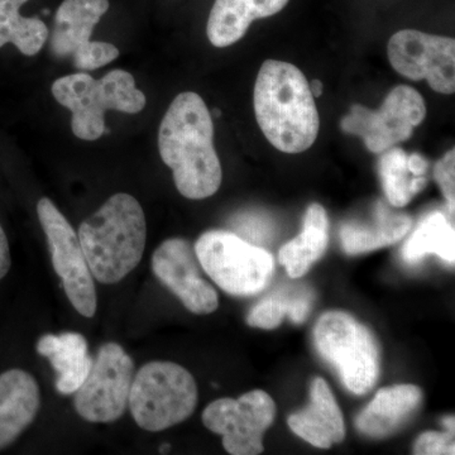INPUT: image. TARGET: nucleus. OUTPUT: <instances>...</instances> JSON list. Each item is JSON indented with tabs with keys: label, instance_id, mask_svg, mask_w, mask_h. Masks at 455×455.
<instances>
[{
	"label": "nucleus",
	"instance_id": "obj_1",
	"mask_svg": "<svg viewBox=\"0 0 455 455\" xmlns=\"http://www.w3.org/2000/svg\"><path fill=\"white\" fill-rule=\"evenodd\" d=\"M158 149L182 196L203 200L220 190L223 171L214 147V124L199 94L181 92L173 99L161 122Z\"/></svg>",
	"mask_w": 455,
	"mask_h": 455
},
{
	"label": "nucleus",
	"instance_id": "obj_2",
	"mask_svg": "<svg viewBox=\"0 0 455 455\" xmlns=\"http://www.w3.org/2000/svg\"><path fill=\"white\" fill-rule=\"evenodd\" d=\"M254 113L266 139L284 154H301L317 139L315 99L305 75L290 62L267 60L260 66Z\"/></svg>",
	"mask_w": 455,
	"mask_h": 455
},
{
	"label": "nucleus",
	"instance_id": "obj_3",
	"mask_svg": "<svg viewBox=\"0 0 455 455\" xmlns=\"http://www.w3.org/2000/svg\"><path fill=\"white\" fill-rule=\"evenodd\" d=\"M77 235L92 277L104 284L121 283L145 253V212L136 197L116 194L83 221Z\"/></svg>",
	"mask_w": 455,
	"mask_h": 455
},
{
	"label": "nucleus",
	"instance_id": "obj_4",
	"mask_svg": "<svg viewBox=\"0 0 455 455\" xmlns=\"http://www.w3.org/2000/svg\"><path fill=\"white\" fill-rule=\"evenodd\" d=\"M53 98L73 114L71 130L77 139L97 140L106 132L107 110L136 114L145 109V92L128 71L114 70L101 79L71 74L52 84Z\"/></svg>",
	"mask_w": 455,
	"mask_h": 455
},
{
	"label": "nucleus",
	"instance_id": "obj_5",
	"mask_svg": "<svg viewBox=\"0 0 455 455\" xmlns=\"http://www.w3.org/2000/svg\"><path fill=\"white\" fill-rule=\"evenodd\" d=\"M196 405V379L178 363L149 362L134 376L128 407L140 429H170L188 420Z\"/></svg>",
	"mask_w": 455,
	"mask_h": 455
},
{
	"label": "nucleus",
	"instance_id": "obj_6",
	"mask_svg": "<svg viewBox=\"0 0 455 455\" xmlns=\"http://www.w3.org/2000/svg\"><path fill=\"white\" fill-rule=\"evenodd\" d=\"M314 343L347 390L355 395L372 390L381 373V355L367 326L343 311H329L317 320Z\"/></svg>",
	"mask_w": 455,
	"mask_h": 455
},
{
	"label": "nucleus",
	"instance_id": "obj_7",
	"mask_svg": "<svg viewBox=\"0 0 455 455\" xmlns=\"http://www.w3.org/2000/svg\"><path fill=\"white\" fill-rule=\"evenodd\" d=\"M194 250L206 275L229 295H256L274 276L272 254L235 233L209 230L200 235Z\"/></svg>",
	"mask_w": 455,
	"mask_h": 455
},
{
	"label": "nucleus",
	"instance_id": "obj_8",
	"mask_svg": "<svg viewBox=\"0 0 455 455\" xmlns=\"http://www.w3.org/2000/svg\"><path fill=\"white\" fill-rule=\"evenodd\" d=\"M133 379L134 363L123 347L104 344L85 381L75 392V410L89 423L119 420L127 411Z\"/></svg>",
	"mask_w": 455,
	"mask_h": 455
},
{
	"label": "nucleus",
	"instance_id": "obj_9",
	"mask_svg": "<svg viewBox=\"0 0 455 455\" xmlns=\"http://www.w3.org/2000/svg\"><path fill=\"white\" fill-rule=\"evenodd\" d=\"M425 116L427 104L420 92L411 86L400 85L386 97L379 109H368L361 104L352 106L341 119L340 127L346 133L361 137L371 152L381 155L409 140Z\"/></svg>",
	"mask_w": 455,
	"mask_h": 455
},
{
	"label": "nucleus",
	"instance_id": "obj_10",
	"mask_svg": "<svg viewBox=\"0 0 455 455\" xmlns=\"http://www.w3.org/2000/svg\"><path fill=\"white\" fill-rule=\"evenodd\" d=\"M37 214L47 236L53 269L61 278L66 296L80 315L94 316L98 307L97 290L79 235L49 197H42L38 202Z\"/></svg>",
	"mask_w": 455,
	"mask_h": 455
},
{
	"label": "nucleus",
	"instance_id": "obj_11",
	"mask_svg": "<svg viewBox=\"0 0 455 455\" xmlns=\"http://www.w3.org/2000/svg\"><path fill=\"white\" fill-rule=\"evenodd\" d=\"M276 403L262 390L239 398L212 401L203 412V423L223 436V447L232 455H257L263 451V435L274 423Z\"/></svg>",
	"mask_w": 455,
	"mask_h": 455
},
{
	"label": "nucleus",
	"instance_id": "obj_12",
	"mask_svg": "<svg viewBox=\"0 0 455 455\" xmlns=\"http://www.w3.org/2000/svg\"><path fill=\"white\" fill-rule=\"evenodd\" d=\"M109 9V0H64L56 12L51 51L71 57L75 68L97 70L118 59L119 50L108 42L90 41L95 26Z\"/></svg>",
	"mask_w": 455,
	"mask_h": 455
},
{
	"label": "nucleus",
	"instance_id": "obj_13",
	"mask_svg": "<svg viewBox=\"0 0 455 455\" xmlns=\"http://www.w3.org/2000/svg\"><path fill=\"white\" fill-rule=\"evenodd\" d=\"M388 60L407 79L427 80L440 94L455 92V41L444 36L403 29L388 41Z\"/></svg>",
	"mask_w": 455,
	"mask_h": 455
},
{
	"label": "nucleus",
	"instance_id": "obj_14",
	"mask_svg": "<svg viewBox=\"0 0 455 455\" xmlns=\"http://www.w3.org/2000/svg\"><path fill=\"white\" fill-rule=\"evenodd\" d=\"M196 250L182 238L164 241L152 256V271L188 311L208 315L220 307L214 287L200 274Z\"/></svg>",
	"mask_w": 455,
	"mask_h": 455
},
{
	"label": "nucleus",
	"instance_id": "obj_15",
	"mask_svg": "<svg viewBox=\"0 0 455 455\" xmlns=\"http://www.w3.org/2000/svg\"><path fill=\"white\" fill-rule=\"evenodd\" d=\"M40 407V386L32 374L17 368L0 374V451L22 435Z\"/></svg>",
	"mask_w": 455,
	"mask_h": 455
},
{
	"label": "nucleus",
	"instance_id": "obj_16",
	"mask_svg": "<svg viewBox=\"0 0 455 455\" xmlns=\"http://www.w3.org/2000/svg\"><path fill=\"white\" fill-rule=\"evenodd\" d=\"M310 398L309 405L290 416V429L316 448L329 449L335 443L343 442V415L333 392L322 377H316L311 383Z\"/></svg>",
	"mask_w": 455,
	"mask_h": 455
},
{
	"label": "nucleus",
	"instance_id": "obj_17",
	"mask_svg": "<svg viewBox=\"0 0 455 455\" xmlns=\"http://www.w3.org/2000/svg\"><path fill=\"white\" fill-rule=\"evenodd\" d=\"M423 392L418 386L381 388L355 419V427L370 438H386L400 430L418 411Z\"/></svg>",
	"mask_w": 455,
	"mask_h": 455
},
{
	"label": "nucleus",
	"instance_id": "obj_18",
	"mask_svg": "<svg viewBox=\"0 0 455 455\" xmlns=\"http://www.w3.org/2000/svg\"><path fill=\"white\" fill-rule=\"evenodd\" d=\"M290 0H215L206 33L212 46H232L244 37L253 20L280 13Z\"/></svg>",
	"mask_w": 455,
	"mask_h": 455
},
{
	"label": "nucleus",
	"instance_id": "obj_19",
	"mask_svg": "<svg viewBox=\"0 0 455 455\" xmlns=\"http://www.w3.org/2000/svg\"><path fill=\"white\" fill-rule=\"evenodd\" d=\"M37 352L49 359L56 371V390L62 395L75 394L94 363L85 337L75 331L44 335L38 340Z\"/></svg>",
	"mask_w": 455,
	"mask_h": 455
},
{
	"label": "nucleus",
	"instance_id": "obj_20",
	"mask_svg": "<svg viewBox=\"0 0 455 455\" xmlns=\"http://www.w3.org/2000/svg\"><path fill=\"white\" fill-rule=\"evenodd\" d=\"M411 218L377 203L370 221H348L340 228L341 247L346 253L362 254L397 243L411 229Z\"/></svg>",
	"mask_w": 455,
	"mask_h": 455
},
{
	"label": "nucleus",
	"instance_id": "obj_21",
	"mask_svg": "<svg viewBox=\"0 0 455 455\" xmlns=\"http://www.w3.org/2000/svg\"><path fill=\"white\" fill-rule=\"evenodd\" d=\"M328 243V214L324 206L311 204L305 212L302 232L281 248L278 262L286 268L290 277L300 278L322 259Z\"/></svg>",
	"mask_w": 455,
	"mask_h": 455
},
{
	"label": "nucleus",
	"instance_id": "obj_22",
	"mask_svg": "<svg viewBox=\"0 0 455 455\" xmlns=\"http://www.w3.org/2000/svg\"><path fill=\"white\" fill-rule=\"evenodd\" d=\"M431 253L436 254L449 265H454V226L440 212H433L424 217L401 251L403 259L409 265L420 262L427 254Z\"/></svg>",
	"mask_w": 455,
	"mask_h": 455
},
{
	"label": "nucleus",
	"instance_id": "obj_23",
	"mask_svg": "<svg viewBox=\"0 0 455 455\" xmlns=\"http://www.w3.org/2000/svg\"><path fill=\"white\" fill-rule=\"evenodd\" d=\"M28 0H0V49L14 44L23 55L35 56L49 38V28L38 18L20 16Z\"/></svg>",
	"mask_w": 455,
	"mask_h": 455
},
{
	"label": "nucleus",
	"instance_id": "obj_24",
	"mask_svg": "<svg viewBox=\"0 0 455 455\" xmlns=\"http://www.w3.org/2000/svg\"><path fill=\"white\" fill-rule=\"evenodd\" d=\"M381 155L379 172L383 191L392 206L403 208L424 190L427 178L412 175L409 169V155L403 149L394 146Z\"/></svg>",
	"mask_w": 455,
	"mask_h": 455
},
{
	"label": "nucleus",
	"instance_id": "obj_25",
	"mask_svg": "<svg viewBox=\"0 0 455 455\" xmlns=\"http://www.w3.org/2000/svg\"><path fill=\"white\" fill-rule=\"evenodd\" d=\"M311 310L309 296L286 298L283 295H272L259 301L248 314L247 324L252 328L272 331L289 316L295 324L305 322Z\"/></svg>",
	"mask_w": 455,
	"mask_h": 455
},
{
	"label": "nucleus",
	"instance_id": "obj_26",
	"mask_svg": "<svg viewBox=\"0 0 455 455\" xmlns=\"http://www.w3.org/2000/svg\"><path fill=\"white\" fill-rule=\"evenodd\" d=\"M454 433H439L427 431L416 440L414 454L416 455H443L455 454Z\"/></svg>",
	"mask_w": 455,
	"mask_h": 455
},
{
	"label": "nucleus",
	"instance_id": "obj_27",
	"mask_svg": "<svg viewBox=\"0 0 455 455\" xmlns=\"http://www.w3.org/2000/svg\"><path fill=\"white\" fill-rule=\"evenodd\" d=\"M434 178L440 188H442L443 194H444L445 199H447L449 211L451 214H454L455 208V151L451 148V151L445 154L442 160L436 163L434 167Z\"/></svg>",
	"mask_w": 455,
	"mask_h": 455
},
{
	"label": "nucleus",
	"instance_id": "obj_28",
	"mask_svg": "<svg viewBox=\"0 0 455 455\" xmlns=\"http://www.w3.org/2000/svg\"><path fill=\"white\" fill-rule=\"evenodd\" d=\"M12 259L11 250H9V243L7 235L4 230L0 226V280L7 276L9 269H11Z\"/></svg>",
	"mask_w": 455,
	"mask_h": 455
},
{
	"label": "nucleus",
	"instance_id": "obj_29",
	"mask_svg": "<svg viewBox=\"0 0 455 455\" xmlns=\"http://www.w3.org/2000/svg\"><path fill=\"white\" fill-rule=\"evenodd\" d=\"M409 169L411 171L412 175L427 176L429 163H427V158L423 157L421 155H409Z\"/></svg>",
	"mask_w": 455,
	"mask_h": 455
},
{
	"label": "nucleus",
	"instance_id": "obj_30",
	"mask_svg": "<svg viewBox=\"0 0 455 455\" xmlns=\"http://www.w3.org/2000/svg\"><path fill=\"white\" fill-rule=\"evenodd\" d=\"M311 94L314 97H320L323 94V83L319 82V80H313V82L309 83Z\"/></svg>",
	"mask_w": 455,
	"mask_h": 455
},
{
	"label": "nucleus",
	"instance_id": "obj_31",
	"mask_svg": "<svg viewBox=\"0 0 455 455\" xmlns=\"http://www.w3.org/2000/svg\"><path fill=\"white\" fill-rule=\"evenodd\" d=\"M454 416H449L443 420V425L447 427V431H451V433H454Z\"/></svg>",
	"mask_w": 455,
	"mask_h": 455
},
{
	"label": "nucleus",
	"instance_id": "obj_32",
	"mask_svg": "<svg viewBox=\"0 0 455 455\" xmlns=\"http://www.w3.org/2000/svg\"><path fill=\"white\" fill-rule=\"evenodd\" d=\"M169 449H170L169 444L163 445V447H161V453H164V451H169Z\"/></svg>",
	"mask_w": 455,
	"mask_h": 455
}]
</instances>
